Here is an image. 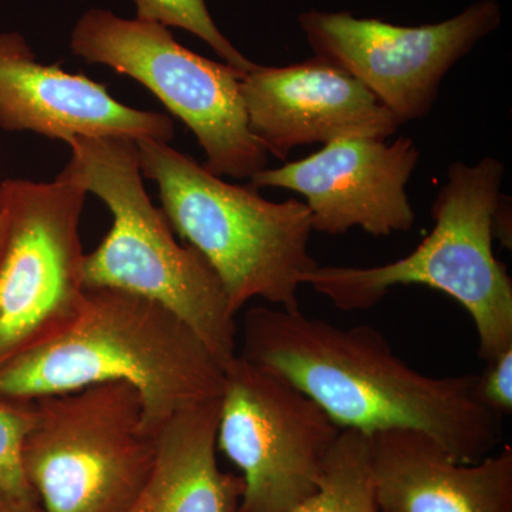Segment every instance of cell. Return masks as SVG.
Masks as SVG:
<instances>
[{"label":"cell","mask_w":512,"mask_h":512,"mask_svg":"<svg viewBox=\"0 0 512 512\" xmlns=\"http://www.w3.org/2000/svg\"><path fill=\"white\" fill-rule=\"evenodd\" d=\"M137 19L164 28L187 30L208 46L238 72L248 73L256 66L222 35L215 25L205 0H134Z\"/></svg>","instance_id":"cell-17"},{"label":"cell","mask_w":512,"mask_h":512,"mask_svg":"<svg viewBox=\"0 0 512 512\" xmlns=\"http://www.w3.org/2000/svg\"><path fill=\"white\" fill-rule=\"evenodd\" d=\"M288 512H380L370 466L369 436L342 430L315 493Z\"/></svg>","instance_id":"cell-16"},{"label":"cell","mask_w":512,"mask_h":512,"mask_svg":"<svg viewBox=\"0 0 512 512\" xmlns=\"http://www.w3.org/2000/svg\"><path fill=\"white\" fill-rule=\"evenodd\" d=\"M0 128L66 144L79 137L150 138L170 144L175 134L167 114L133 109L84 74L40 63L16 32L0 35Z\"/></svg>","instance_id":"cell-13"},{"label":"cell","mask_w":512,"mask_h":512,"mask_svg":"<svg viewBox=\"0 0 512 512\" xmlns=\"http://www.w3.org/2000/svg\"><path fill=\"white\" fill-rule=\"evenodd\" d=\"M70 49L84 62L103 64L143 84L183 121L218 177L251 180L268 167V154L252 136L238 72L180 45L153 22L90 9L72 30ZM247 74V73H245Z\"/></svg>","instance_id":"cell-7"},{"label":"cell","mask_w":512,"mask_h":512,"mask_svg":"<svg viewBox=\"0 0 512 512\" xmlns=\"http://www.w3.org/2000/svg\"><path fill=\"white\" fill-rule=\"evenodd\" d=\"M220 397L165 421L153 470L126 512L238 511L244 481L222 471L217 458Z\"/></svg>","instance_id":"cell-15"},{"label":"cell","mask_w":512,"mask_h":512,"mask_svg":"<svg viewBox=\"0 0 512 512\" xmlns=\"http://www.w3.org/2000/svg\"><path fill=\"white\" fill-rule=\"evenodd\" d=\"M0 512H42V510L18 503L0 488Z\"/></svg>","instance_id":"cell-20"},{"label":"cell","mask_w":512,"mask_h":512,"mask_svg":"<svg viewBox=\"0 0 512 512\" xmlns=\"http://www.w3.org/2000/svg\"><path fill=\"white\" fill-rule=\"evenodd\" d=\"M500 22L495 0H480L456 18L416 28L348 12L309 10L299 16L315 57L359 80L400 124L429 116L446 74Z\"/></svg>","instance_id":"cell-10"},{"label":"cell","mask_w":512,"mask_h":512,"mask_svg":"<svg viewBox=\"0 0 512 512\" xmlns=\"http://www.w3.org/2000/svg\"><path fill=\"white\" fill-rule=\"evenodd\" d=\"M35 421V400L0 396V488L30 508H40V504L23 473L22 451Z\"/></svg>","instance_id":"cell-18"},{"label":"cell","mask_w":512,"mask_h":512,"mask_svg":"<svg viewBox=\"0 0 512 512\" xmlns=\"http://www.w3.org/2000/svg\"><path fill=\"white\" fill-rule=\"evenodd\" d=\"M73 174L111 212L99 247L84 256L86 288L120 289L173 312L221 366L238 355L237 315L220 278L191 245L177 239L161 207L148 197L137 143L121 137H79L67 143Z\"/></svg>","instance_id":"cell-3"},{"label":"cell","mask_w":512,"mask_h":512,"mask_svg":"<svg viewBox=\"0 0 512 512\" xmlns=\"http://www.w3.org/2000/svg\"><path fill=\"white\" fill-rule=\"evenodd\" d=\"M340 433L284 377L239 355L225 367L217 450L241 471L237 512H288L311 497Z\"/></svg>","instance_id":"cell-9"},{"label":"cell","mask_w":512,"mask_h":512,"mask_svg":"<svg viewBox=\"0 0 512 512\" xmlns=\"http://www.w3.org/2000/svg\"><path fill=\"white\" fill-rule=\"evenodd\" d=\"M87 194L64 168L45 183H0V369L55 339L80 311Z\"/></svg>","instance_id":"cell-8"},{"label":"cell","mask_w":512,"mask_h":512,"mask_svg":"<svg viewBox=\"0 0 512 512\" xmlns=\"http://www.w3.org/2000/svg\"><path fill=\"white\" fill-rule=\"evenodd\" d=\"M380 512H512V448L474 464L457 461L423 431L369 436Z\"/></svg>","instance_id":"cell-14"},{"label":"cell","mask_w":512,"mask_h":512,"mask_svg":"<svg viewBox=\"0 0 512 512\" xmlns=\"http://www.w3.org/2000/svg\"><path fill=\"white\" fill-rule=\"evenodd\" d=\"M238 355L284 377L342 430L423 431L464 464L503 440L504 416L481 399L477 375L417 372L373 326L342 328L301 309L256 306L245 315Z\"/></svg>","instance_id":"cell-1"},{"label":"cell","mask_w":512,"mask_h":512,"mask_svg":"<svg viewBox=\"0 0 512 512\" xmlns=\"http://www.w3.org/2000/svg\"><path fill=\"white\" fill-rule=\"evenodd\" d=\"M107 382L137 390L157 436L174 414L221 396L224 367L160 303L120 289L86 288L64 332L0 369V396L35 400Z\"/></svg>","instance_id":"cell-2"},{"label":"cell","mask_w":512,"mask_h":512,"mask_svg":"<svg viewBox=\"0 0 512 512\" xmlns=\"http://www.w3.org/2000/svg\"><path fill=\"white\" fill-rule=\"evenodd\" d=\"M141 173L158 187L161 210L177 237L212 266L238 315L252 299L296 311L303 276L318 266L305 202L265 200L256 188L229 184L163 141L137 140Z\"/></svg>","instance_id":"cell-4"},{"label":"cell","mask_w":512,"mask_h":512,"mask_svg":"<svg viewBox=\"0 0 512 512\" xmlns=\"http://www.w3.org/2000/svg\"><path fill=\"white\" fill-rule=\"evenodd\" d=\"M478 390L488 407L505 416L512 413V348L488 363L478 376Z\"/></svg>","instance_id":"cell-19"},{"label":"cell","mask_w":512,"mask_h":512,"mask_svg":"<svg viewBox=\"0 0 512 512\" xmlns=\"http://www.w3.org/2000/svg\"><path fill=\"white\" fill-rule=\"evenodd\" d=\"M35 403L22 466L42 512H126L157 453L137 390L97 383Z\"/></svg>","instance_id":"cell-6"},{"label":"cell","mask_w":512,"mask_h":512,"mask_svg":"<svg viewBox=\"0 0 512 512\" xmlns=\"http://www.w3.org/2000/svg\"><path fill=\"white\" fill-rule=\"evenodd\" d=\"M420 151L413 138L392 144L376 138H346L282 167L259 171L251 187L284 188L305 197L313 232L343 235L360 228L382 238L414 227L416 212L407 184Z\"/></svg>","instance_id":"cell-11"},{"label":"cell","mask_w":512,"mask_h":512,"mask_svg":"<svg viewBox=\"0 0 512 512\" xmlns=\"http://www.w3.org/2000/svg\"><path fill=\"white\" fill-rule=\"evenodd\" d=\"M505 167L493 157L453 163L431 208L434 228L412 254L372 268L316 266L303 276L340 311H366L394 286L446 293L473 319L478 356L491 363L512 348V279L494 252V217Z\"/></svg>","instance_id":"cell-5"},{"label":"cell","mask_w":512,"mask_h":512,"mask_svg":"<svg viewBox=\"0 0 512 512\" xmlns=\"http://www.w3.org/2000/svg\"><path fill=\"white\" fill-rule=\"evenodd\" d=\"M248 126L268 156L346 138L386 141L400 121L359 80L319 57L284 67L256 64L241 79Z\"/></svg>","instance_id":"cell-12"}]
</instances>
